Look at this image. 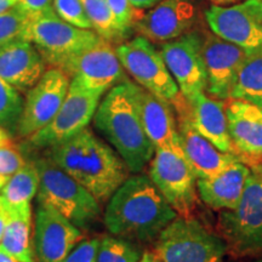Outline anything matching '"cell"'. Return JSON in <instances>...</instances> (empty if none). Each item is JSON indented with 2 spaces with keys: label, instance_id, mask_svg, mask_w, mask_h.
I'll use <instances>...</instances> for the list:
<instances>
[{
  "label": "cell",
  "instance_id": "obj_11",
  "mask_svg": "<svg viewBox=\"0 0 262 262\" xmlns=\"http://www.w3.org/2000/svg\"><path fill=\"white\" fill-rule=\"evenodd\" d=\"M103 95L84 89L71 80L63 103L54 119L34 135L28 137L34 148H51L86 129Z\"/></svg>",
  "mask_w": 262,
  "mask_h": 262
},
{
  "label": "cell",
  "instance_id": "obj_10",
  "mask_svg": "<svg viewBox=\"0 0 262 262\" xmlns=\"http://www.w3.org/2000/svg\"><path fill=\"white\" fill-rule=\"evenodd\" d=\"M58 68L84 89L102 95L126 80L116 47L103 38L67 58Z\"/></svg>",
  "mask_w": 262,
  "mask_h": 262
},
{
  "label": "cell",
  "instance_id": "obj_13",
  "mask_svg": "<svg viewBox=\"0 0 262 262\" xmlns=\"http://www.w3.org/2000/svg\"><path fill=\"white\" fill-rule=\"evenodd\" d=\"M71 79L63 71L50 67L31 88L25 100L17 135L28 139L54 119L70 89Z\"/></svg>",
  "mask_w": 262,
  "mask_h": 262
},
{
  "label": "cell",
  "instance_id": "obj_34",
  "mask_svg": "<svg viewBox=\"0 0 262 262\" xmlns=\"http://www.w3.org/2000/svg\"><path fill=\"white\" fill-rule=\"evenodd\" d=\"M98 244V238H84L62 262H96Z\"/></svg>",
  "mask_w": 262,
  "mask_h": 262
},
{
  "label": "cell",
  "instance_id": "obj_21",
  "mask_svg": "<svg viewBox=\"0 0 262 262\" xmlns=\"http://www.w3.org/2000/svg\"><path fill=\"white\" fill-rule=\"evenodd\" d=\"M47 71L40 52L29 40H16L0 48V78L18 91H28Z\"/></svg>",
  "mask_w": 262,
  "mask_h": 262
},
{
  "label": "cell",
  "instance_id": "obj_32",
  "mask_svg": "<svg viewBox=\"0 0 262 262\" xmlns=\"http://www.w3.org/2000/svg\"><path fill=\"white\" fill-rule=\"evenodd\" d=\"M107 2L116 18L120 34L125 41L131 33L135 31L136 19L141 14L133 8L129 0H107Z\"/></svg>",
  "mask_w": 262,
  "mask_h": 262
},
{
  "label": "cell",
  "instance_id": "obj_30",
  "mask_svg": "<svg viewBox=\"0 0 262 262\" xmlns=\"http://www.w3.org/2000/svg\"><path fill=\"white\" fill-rule=\"evenodd\" d=\"M32 16L19 4L0 15V48L10 42L26 40Z\"/></svg>",
  "mask_w": 262,
  "mask_h": 262
},
{
  "label": "cell",
  "instance_id": "obj_27",
  "mask_svg": "<svg viewBox=\"0 0 262 262\" xmlns=\"http://www.w3.org/2000/svg\"><path fill=\"white\" fill-rule=\"evenodd\" d=\"M81 2L85 12L93 25V29L101 38L113 44L124 41L107 0H81Z\"/></svg>",
  "mask_w": 262,
  "mask_h": 262
},
{
  "label": "cell",
  "instance_id": "obj_14",
  "mask_svg": "<svg viewBox=\"0 0 262 262\" xmlns=\"http://www.w3.org/2000/svg\"><path fill=\"white\" fill-rule=\"evenodd\" d=\"M203 33L193 31L160 44L166 67L186 100L206 90V72L202 52Z\"/></svg>",
  "mask_w": 262,
  "mask_h": 262
},
{
  "label": "cell",
  "instance_id": "obj_2",
  "mask_svg": "<svg viewBox=\"0 0 262 262\" xmlns=\"http://www.w3.org/2000/svg\"><path fill=\"white\" fill-rule=\"evenodd\" d=\"M47 157L100 203L110 201L131 172L116 149L89 127L49 148Z\"/></svg>",
  "mask_w": 262,
  "mask_h": 262
},
{
  "label": "cell",
  "instance_id": "obj_15",
  "mask_svg": "<svg viewBox=\"0 0 262 262\" xmlns=\"http://www.w3.org/2000/svg\"><path fill=\"white\" fill-rule=\"evenodd\" d=\"M198 19V0H162L139 16L135 31L152 42L164 44L193 31Z\"/></svg>",
  "mask_w": 262,
  "mask_h": 262
},
{
  "label": "cell",
  "instance_id": "obj_6",
  "mask_svg": "<svg viewBox=\"0 0 262 262\" xmlns=\"http://www.w3.org/2000/svg\"><path fill=\"white\" fill-rule=\"evenodd\" d=\"M155 251L162 262H222L227 243L193 216H178L156 239Z\"/></svg>",
  "mask_w": 262,
  "mask_h": 262
},
{
  "label": "cell",
  "instance_id": "obj_22",
  "mask_svg": "<svg viewBox=\"0 0 262 262\" xmlns=\"http://www.w3.org/2000/svg\"><path fill=\"white\" fill-rule=\"evenodd\" d=\"M186 114L195 130L215 147L226 153H233V143L228 133L226 103L205 93H199L183 103Z\"/></svg>",
  "mask_w": 262,
  "mask_h": 262
},
{
  "label": "cell",
  "instance_id": "obj_7",
  "mask_svg": "<svg viewBox=\"0 0 262 262\" xmlns=\"http://www.w3.org/2000/svg\"><path fill=\"white\" fill-rule=\"evenodd\" d=\"M100 38L93 29L66 22L51 8L32 16L26 40L38 49L49 67L58 68L67 58L91 47Z\"/></svg>",
  "mask_w": 262,
  "mask_h": 262
},
{
  "label": "cell",
  "instance_id": "obj_39",
  "mask_svg": "<svg viewBox=\"0 0 262 262\" xmlns=\"http://www.w3.org/2000/svg\"><path fill=\"white\" fill-rule=\"evenodd\" d=\"M5 222H6V211L5 209L3 208L2 203H0V239H2L3 232H4Z\"/></svg>",
  "mask_w": 262,
  "mask_h": 262
},
{
  "label": "cell",
  "instance_id": "obj_29",
  "mask_svg": "<svg viewBox=\"0 0 262 262\" xmlns=\"http://www.w3.org/2000/svg\"><path fill=\"white\" fill-rule=\"evenodd\" d=\"M142 253L135 242L117 235H106L100 239L96 262H137Z\"/></svg>",
  "mask_w": 262,
  "mask_h": 262
},
{
  "label": "cell",
  "instance_id": "obj_31",
  "mask_svg": "<svg viewBox=\"0 0 262 262\" xmlns=\"http://www.w3.org/2000/svg\"><path fill=\"white\" fill-rule=\"evenodd\" d=\"M52 9L68 24L79 28L93 29V25L85 12L81 0H54Z\"/></svg>",
  "mask_w": 262,
  "mask_h": 262
},
{
  "label": "cell",
  "instance_id": "obj_12",
  "mask_svg": "<svg viewBox=\"0 0 262 262\" xmlns=\"http://www.w3.org/2000/svg\"><path fill=\"white\" fill-rule=\"evenodd\" d=\"M210 31L247 54L262 51V0H243L231 6L212 4L204 11Z\"/></svg>",
  "mask_w": 262,
  "mask_h": 262
},
{
  "label": "cell",
  "instance_id": "obj_4",
  "mask_svg": "<svg viewBox=\"0 0 262 262\" xmlns=\"http://www.w3.org/2000/svg\"><path fill=\"white\" fill-rule=\"evenodd\" d=\"M34 164L39 171V205L57 211L83 232L100 221L101 203L86 188L48 157L34 160Z\"/></svg>",
  "mask_w": 262,
  "mask_h": 262
},
{
  "label": "cell",
  "instance_id": "obj_25",
  "mask_svg": "<svg viewBox=\"0 0 262 262\" xmlns=\"http://www.w3.org/2000/svg\"><path fill=\"white\" fill-rule=\"evenodd\" d=\"M38 188L39 171L34 162H28L24 168L6 180L0 189V203L5 211H18L31 208Z\"/></svg>",
  "mask_w": 262,
  "mask_h": 262
},
{
  "label": "cell",
  "instance_id": "obj_17",
  "mask_svg": "<svg viewBox=\"0 0 262 262\" xmlns=\"http://www.w3.org/2000/svg\"><path fill=\"white\" fill-rule=\"evenodd\" d=\"M84 239V232L50 208L35 211L33 247L37 262H62Z\"/></svg>",
  "mask_w": 262,
  "mask_h": 262
},
{
  "label": "cell",
  "instance_id": "obj_20",
  "mask_svg": "<svg viewBox=\"0 0 262 262\" xmlns=\"http://www.w3.org/2000/svg\"><path fill=\"white\" fill-rule=\"evenodd\" d=\"M136 97L141 120L155 149H182L172 104L140 85L136 86Z\"/></svg>",
  "mask_w": 262,
  "mask_h": 262
},
{
  "label": "cell",
  "instance_id": "obj_5",
  "mask_svg": "<svg viewBox=\"0 0 262 262\" xmlns=\"http://www.w3.org/2000/svg\"><path fill=\"white\" fill-rule=\"evenodd\" d=\"M250 166V175L238 205L220 212L217 229L237 257L262 255V163Z\"/></svg>",
  "mask_w": 262,
  "mask_h": 262
},
{
  "label": "cell",
  "instance_id": "obj_1",
  "mask_svg": "<svg viewBox=\"0 0 262 262\" xmlns=\"http://www.w3.org/2000/svg\"><path fill=\"white\" fill-rule=\"evenodd\" d=\"M178 216L148 175H135L107 202L103 224L117 237L150 243Z\"/></svg>",
  "mask_w": 262,
  "mask_h": 262
},
{
  "label": "cell",
  "instance_id": "obj_19",
  "mask_svg": "<svg viewBox=\"0 0 262 262\" xmlns=\"http://www.w3.org/2000/svg\"><path fill=\"white\" fill-rule=\"evenodd\" d=\"M226 116L235 155L248 165L262 163V108L229 98Z\"/></svg>",
  "mask_w": 262,
  "mask_h": 262
},
{
  "label": "cell",
  "instance_id": "obj_43",
  "mask_svg": "<svg viewBox=\"0 0 262 262\" xmlns=\"http://www.w3.org/2000/svg\"><path fill=\"white\" fill-rule=\"evenodd\" d=\"M5 182H6V179L3 178V176H0V189H2L3 186H4Z\"/></svg>",
  "mask_w": 262,
  "mask_h": 262
},
{
  "label": "cell",
  "instance_id": "obj_24",
  "mask_svg": "<svg viewBox=\"0 0 262 262\" xmlns=\"http://www.w3.org/2000/svg\"><path fill=\"white\" fill-rule=\"evenodd\" d=\"M0 249L19 262H37L32 239V206L18 211H6Z\"/></svg>",
  "mask_w": 262,
  "mask_h": 262
},
{
  "label": "cell",
  "instance_id": "obj_37",
  "mask_svg": "<svg viewBox=\"0 0 262 262\" xmlns=\"http://www.w3.org/2000/svg\"><path fill=\"white\" fill-rule=\"evenodd\" d=\"M137 262H162V260H160V257L157 255L155 250H146L143 251Z\"/></svg>",
  "mask_w": 262,
  "mask_h": 262
},
{
  "label": "cell",
  "instance_id": "obj_36",
  "mask_svg": "<svg viewBox=\"0 0 262 262\" xmlns=\"http://www.w3.org/2000/svg\"><path fill=\"white\" fill-rule=\"evenodd\" d=\"M129 2H130V4L133 5V8L135 9L137 12L142 14L145 10L152 9L153 6L159 4L162 0H129Z\"/></svg>",
  "mask_w": 262,
  "mask_h": 262
},
{
  "label": "cell",
  "instance_id": "obj_40",
  "mask_svg": "<svg viewBox=\"0 0 262 262\" xmlns=\"http://www.w3.org/2000/svg\"><path fill=\"white\" fill-rule=\"evenodd\" d=\"M0 262H19V261H17L15 257H12L11 255H9L8 253H5L4 250L0 249Z\"/></svg>",
  "mask_w": 262,
  "mask_h": 262
},
{
  "label": "cell",
  "instance_id": "obj_41",
  "mask_svg": "<svg viewBox=\"0 0 262 262\" xmlns=\"http://www.w3.org/2000/svg\"><path fill=\"white\" fill-rule=\"evenodd\" d=\"M10 140H12L11 135H10L8 131L3 129V127H0V145H2V143L8 142Z\"/></svg>",
  "mask_w": 262,
  "mask_h": 262
},
{
  "label": "cell",
  "instance_id": "obj_23",
  "mask_svg": "<svg viewBox=\"0 0 262 262\" xmlns=\"http://www.w3.org/2000/svg\"><path fill=\"white\" fill-rule=\"evenodd\" d=\"M249 175L250 166L238 160L211 178L196 179L198 196L214 210H232L243 195Z\"/></svg>",
  "mask_w": 262,
  "mask_h": 262
},
{
  "label": "cell",
  "instance_id": "obj_3",
  "mask_svg": "<svg viewBox=\"0 0 262 262\" xmlns=\"http://www.w3.org/2000/svg\"><path fill=\"white\" fill-rule=\"evenodd\" d=\"M136 86L127 79L117 84L101 100L94 116L95 127L131 172L142 171L156 152L141 120Z\"/></svg>",
  "mask_w": 262,
  "mask_h": 262
},
{
  "label": "cell",
  "instance_id": "obj_42",
  "mask_svg": "<svg viewBox=\"0 0 262 262\" xmlns=\"http://www.w3.org/2000/svg\"><path fill=\"white\" fill-rule=\"evenodd\" d=\"M216 5H221V4H229V3H235L239 2V0H212Z\"/></svg>",
  "mask_w": 262,
  "mask_h": 262
},
{
  "label": "cell",
  "instance_id": "obj_35",
  "mask_svg": "<svg viewBox=\"0 0 262 262\" xmlns=\"http://www.w3.org/2000/svg\"><path fill=\"white\" fill-rule=\"evenodd\" d=\"M54 0H18V4L31 16H35L52 8Z\"/></svg>",
  "mask_w": 262,
  "mask_h": 262
},
{
  "label": "cell",
  "instance_id": "obj_33",
  "mask_svg": "<svg viewBox=\"0 0 262 262\" xmlns=\"http://www.w3.org/2000/svg\"><path fill=\"white\" fill-rule=\"evenodd\" d=\"M27 164L14 141L0 145V176L8 180Z\"/></svg>",
  "mask_w": 262,
  "mask_h": 262
},
{
  "label": "cell",
  "instance_id": "obj_18",
  "mask_svg": "<svg viewBox=\"0 0 262 262\" xmlns=\"http://www.w3.org/2000/svg\"><path fill=\"white\" fill-rule=\"evenodd\" d=\"M183 103H185V97L181 95L171 104L175 111L180 142L183 153L196 179L211 178L231 164L242 160L233 153L222 152L212 145L210 141L202 136L192 125L191 120L186 114Z\"/></svg>",
  "mask_w": 262,
  "mask_h": 262
},
{
  "label": "cell",
  "instance_id": "obj_16",
  "mask_svg": "<svg viewBox=\"0 0 262 262\" xmlns=\"http://www.w3.org/2000/svg\"><path fill=\"white\" fill-rule=\"evenodd\" d=\"M202 52L208 95L219 100H229L248 54L242 48L217 37L211 31L203 32Z\"/></svg>",
  "mask_w": 262,
  "mask_h": 262
},
{
  "label": "cell",
  "instance_id": "obj_44",
  "mask_svg": "<svg viewBox=\"0 0 262 262\" xmlns=\"http://www.w3.org/2000/svg\"><path fill=\"white\" fill-rule=\"evenodd\" d=\"M257 262H262V260H260V261H257Z\"/></svg>",
  "mask_w": 262,
  "mask_h": 262
},
{
  "label": "cell",
  "instance_id": "obj_26",
  "mask_svg": "<svg viewBox=\"0 0 262 262\" xmlns=\"http://www.w3.org/2000/svg\"><path fill=\"white\" fill-rule=\"evenodd\" d=\"M231 98L247 101L262 108V51L247 55Z\"/></svg>",
  "mask_w": 262,
  "mask_h": 262
},
{
  "label": "cell",
  "instance_id": "obj_8",
  "mask_svg": "<svg viewBox=\"0 0 262 262\" xmlns=\"http://www.w3.org/2000/svg\"><path fill=\"white\" fill-rule=\"evenodd\" d=\"M118 57L124 71L137 85L170 103L181 96L162 52L143 35L120 42L116 47Z\"/></svg>",
  "mask_w": 262,
  "mask_h": 262
},
{
  "label": "cell",
  "instance_id": "obj_28",
  "mask_svg": "<svg viewBox=\"0 0 262 262\" xmlns=\"http://www.w3.org/2000/svg\"><path fill=\"white\" fill-rule=\"evenodd\" d=\"M25 100L16 88L0 78V127L10 135L17 134Z\"/></svg>",
  "mask_w": 262,
  "mask_h": 262
},
{
  "label": "cell",
  "instance_id": "obj_9",
  "mask_svg": "<svg viewBox=\"0 0 262 262\" xmlns=\"http://www.w3.org/2000/svg\"><path fill=\"white\" fill-rule=\"evenodd\" d=\"M148 176L179 216H193L199 198L196 178L183 149H156Z\"/></svg>",
  "mask_w": 262,
  "mask_h": 262
},
{
  "label": "cell",
  "instance_id": "obj_38",
  "mask_svg": "<svg viewBox=\"0 0 262 262\" xmlns=\"http://www.w3.org/2000/svg\"><path fill=\"white\" fill-rule=\"evenodd\" d=\"M16 4H18V0H0V15L3 12L8 11L9 9H11Z\"/></svg>",
  "mask_w": 262,
  "mask_h": 262
}]
</instances>
